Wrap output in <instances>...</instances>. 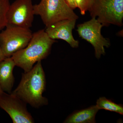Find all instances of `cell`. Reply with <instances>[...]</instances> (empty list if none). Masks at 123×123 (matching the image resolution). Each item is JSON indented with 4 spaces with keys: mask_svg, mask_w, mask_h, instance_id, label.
I'll list each match as a JSON object with an SVG mask.
<instances>
[{
    "mask_svg": "<svg viewBox=\"0 0 123 123\" xmlns=\"http://www.w3.org/2000/svg\"><path fill=\"white\" fill-rule=\"evenodd\" d=\"M41 61L37 62L30 71L23 74L19 85L11 93L35 108L48 103V99L43 96L46 79Z\"/></svg>",
    "mask_w": 123,
    "mask_h": 123,
    "instance_id": "6da1fadb",
    "label": "cell"
},
{
    "mask_svg": "<svg viewBox=\"0 0 123 123\" xmlns=\"http://www.w3.org/2000/svg\"><path fill=\"white\" fill-rule=\"evenodd\" d=\"M55 40L49 37L44 30L33 34L27 46L11 56L15 65L22 69L24 73L30 71L36 63L42 61L48 55Z\"/></svg>",
    "mask_w": 123,
    "mask_h": 123,
    "instance_id": "7a4b0ae2",
    "label": "cell"
},
{
    "mask_svg": "<svg viewBox=\"0 0 123 123\" xmlns=\"http://www.w3.org/2000/svg\"><path fill=\"white\" fill-rule=\"evenodd\" d=\"M87 11L103 26L123 25V0H89Z\"/></svg>",
    "mask_w": 123,
    "mask_h": 123,
    "instance_id": "3957f363",
    "label": "cell"
},
{
    "mask_svg": "<svg viewBox=\"0 0 123 123\" xmlns=\"http://www.w3.org/2000/svg\"><path fill=\"white\" fill-rule=\"evenodd\" d=\"M34 11L46 27L61 20L78 18L65 0H40L38 4L34 5Z\"/></svg>",
    "mask_w": 123,
    "mask_h": 123,
    "instance_id": "277c9868",
    "label": "cell"
},
{
    "mask_svg": "<svg viewBox=\"0 0 123 123\" xmlns=\"http://www.w3.org/2000/svg\"><path fill=\"white\" fill-rule=\"evenodd\" d=\"M33 33L30 29L7 24L0 32V46L5 57H11L15 52L25 47Z\"/></svg>",
    "mask_w": 123,
    "mask_h": 123,
    "instance_id": "5b68a950",
    "label": "cell"
},
{
    "mask_svg": "<svg viewBox=\"0 0 123 123\" xmlns=\"http://www.w3.org/2000/svg\"><path fill=\"white\" fill-rule=\"evenodd\" d=\"M103 26L95 18L78 25L77 31L80 37L91 43L94 48L95 57L98 59L105 54V47L110 46L109 40L104 37L101 33Z\"/></svg>",
    "mask_w": 123,
    "mask_h": 123,
    "instance_id": "8992f818",
    "label": "cell"
},
{
    "mask_svg": "<svg viewBox=\"0 0 123 123\" xmlns=\"http://www.w3.org/2000/svg\"><path fill=\"white\" fill-rule=\"evenodd\" d=\"M26 104L12 94L3 91L0 95V108L9 115L13 123H35L27 110Z\"/></svg>",
    "mask_w": 123,
    "mask_h": 123,
    "instance_id": "52a82bcc",
    "label": "cell"
},
{
    "mask_svg": "<svg viewBox=\"0 0 123 123\" xmlns=\"http://www.w3.org/2000/svg\"><path fill=\"white\" fill-rule=\"evenodd\" d=\"M34 15L32 0H15L7 12V25L30 29Z\"/></svg>",
    "mask_w": 123,
    "mask_h": 123,
    "instance_id": "ba28073f",
    "label": "cell"
},
{
    "mask_svg": "<svg viewBox=\"0 0 123 123\" xmlns=\"http://www.w3.org/2000/svg\"><path fill=\"white\" fill-rule=\"evenodd\" d=\"M76 20L68 19L59 21L47 27L45 31L52 39L63 40L72 47L77 48L79 47V42L74 39L72 33Z\"/></svg>",
    "mask_w": 123,
    "mask_h": 123,
    "instance_id": "9c48e42d",
    "label": "cell"
},
{
    "mask_svg": "<svg viewBox=\"0 0 123 123\" xmlns=\"http://www.w3.org/2000/svg\"><path fill=\"white\" fill-rule=\"evenodd\" d=\"M16 66L12 57L0 62V86L4 92L11 94L14 82L13 71Z\"/></svg>",
    "mask_w": 123,
    "mask_h": 123,
    "instance_id": "30bf717a",
    "label": "cell"
},
{
    "mask_svg": "<svg viewBox=\"0 0 123 123\" xmlns=\"http://www.w3.org/2000/svg\"><path fill=\"white\" fill-rule=\"evenodd\" d=\"M96 105L78 111L68 116L64 121L66 123H96L95 116L99 110Z\"/></svg>",
    "mask_w": 123,
    "mask_h": 123,
    "instance_id": "8fae6325",
    "label": "cell"
},
{
    "mask_svg": "<svg viewBox=\"0 0 123 123\" xmlns=\"http://www.w3.org/2000/svg\"><path fill=\"white\" fill-rule=\"evenodd\" d=\"M96 105L99 110L103 109L123 114V106L117 104L110 99H107L105 97H101L97 100Z\"/></svg>",
    "mask_w": 123,
    "mask_h": 123,
    "instance_id": "7c38bea8",
    "label": "cell"
},
{
    "mask_svg": "<svg viewBox=\"0 0 123 123\" xmlns=\"http://www.w3.org/2000/svg\"><path fill=\"white\" fill-rule=\"evenodd\" d=\"M10 5L9 0H0V32L7 25V13Z\"/></svg>",
    "mask_w": 123,
    "mask_h": 123,
    "instance_id": "4fadbf2b",
    "label": "cell"
},
{
    "mask_svg": "<svg viewBox=\"0 0 123 123\" xmlns=\"http://www.w3.org/2000/svg\"><path fill=\"white\" fill-rule=\"evenodd\" d=\"M68 5L72 8L73 9H74L76 8L75 0H65Z\"/></svg>",
    "mask_w": 123,
    "mask_h": 123,
    "instance_id": "5bb4252c",
    "label": "cell"
},
{
    "mask_svg": "<svg viewBox=\"0 0 123 123\" xmlns=\"http://www.w3.org/2000/svg\"><path fill=\"white\" fill-rule=\"evenodd\" d=\"M6 58V57H5L4 55L2 49H1L0 46V62L4 60Z\"/></svg>",
    "mask_w": 123,
    "mask_h": 123,
    "instance_id": "9a60e30c",
    "label": "cell"
},
{
    "mask_svg": "<svg viewBox=\"0 0 123 123\" xmlns=\"http://www.w3.org/2000/svg\"><path fill=\"white\" fill-rule=\"evenodd\" d=\"M3 91L2 90V88H1V87L0 86V95L1 94V93H2V92H3Z\"/></svg>",
    "mask_w": 123,
    "mask_h": 123,
    "instance_id": "2e32d148",
    "label": "cell"
}]
</instances>
